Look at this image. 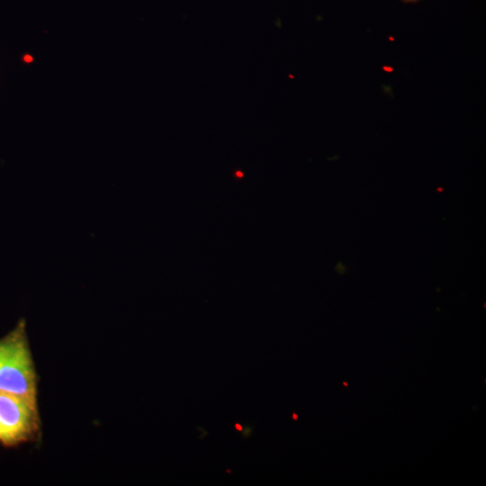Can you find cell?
I'll list each match as a JSON object with an SVG mask.
<instances>
[{"instance_id":"6da1fadb","label":"cell","mask_w":486,"mask_h":486,"mask_svg":"<svg viewBox=\"0 0 486 486\" xmlns=\"http://www.w3.org/2000/svg\"><path fill=\"white\" fill-rule=\"evenodd\" d=\"M37 374L24 320L0 338V391L37 400Z\"/></svg>"},{"instance_id":"7a4b0ae2","label":"cell","mask_w":486,"mask_h":486,"mask_svg":"<svg viewBox=\"0 0 486 486\" xmlns=\"http://www.w3.org/2000/svg\"><path fill=\"white\" fill-rule=\"evenodd\" d=\"M38 400L0 391V444L14 447L40 436Z\"/></svg>"},{"instance_id":"3957f363","label":"cell","mask_w":486,"mask_h":486,"mask_svg":"<svg viewBox=\"0 0 486 486\" xmlns=\"http://www.w3.org/2000/svg\"><path fill=\"white\" fill-rule=\"evenodd\" d=\"M403 1H405V2H415L417 0H403Z\"/></svg>"}]
</instances>
